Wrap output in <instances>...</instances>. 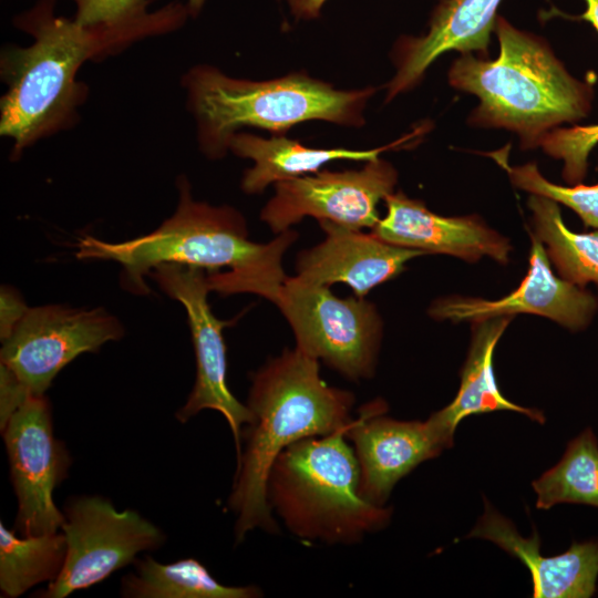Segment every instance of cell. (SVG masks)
<instances>
[{
	"label": "cell",
	"mask_w": 598,
	"mask_h": 598,
	"mask_svg": "<svg viewBox=\"0 0 598 598\" xmlns=\"http://www.w3.org/2000/svg\"><path fill=\"white\" fill-rule=\"evenodd\" d=\"M177 187L174 215L155 230L121 243L83 236L78 239L75 257L121 264L123 287L137 295L150 290L145 276L157 266L173 264L207 270L210 291L255 293L274 303L287 278L283 254L298 234L289 229L268 244L252 243L239 212L195 200L184 176Z\"/></svg>",
	"instance_id": "obj_1"
},
{
	"label": "cell",
	"mask_w": 598,
	"mask_h": 598,
	"mask_svg": "<svg viewBox=\"0 0 598 598\" xmlns=\"http://www.w3.org/2000/svg\"><path fill=\"white\" fill-rule=\"evenodd\" d=\"M354 395L328 385L319 360L300 349H286L251 375L247 406L251 421L241 431L244 447L228 508L236 516L235 543L255 529L279 530L267 499V480L277 456L292 443L326 436L349 426Z\"/></svg>",
	"instance_id": "obj_2"
},
{
	"label": "cell",
	"mask_w": 598,
	"mask_h": 598,
	"mask_svg": "<svg viewBox=\"0 0 598 598\" xmlns=\"http://www.w3.org/2000/svg\"><path fill=\"white\" fill-rule=\"evenodd\" d=\"M54 2L39 0L18 14L14 25L33 42L1 53L8 90L0 102V133L13 141L14 155L74 123L86 95L85 85L76 81L84 62L138 40L124 31L55 16Z\"/></svg>",
	"instance_id": "obj_3"
},
{
	"label": "cell",
	"mask_w": 598,
	"mask_h": 598,
	"mask_svg": "<svg viewBox=\"0 0 598 598\" xmlns=\"http://www.w3.org/2000/svg\"><path fill=\"white\" fill-rule=\"evenodd\" d=\"M495 60L461 54L448 70V83L477 96L468 123L516 133L523 150L564 123L577 124L592 109L594 83L575 78L548 42L497 16Z\"/></svg>",
	"instance_id": "obj_4"
},
{
	"label": "cell",
	"mask_w": 598,
	"mask_h": 598,
	"mask_svg": "<svg viewBox=\"0 0 598 598\" xmlns=\"http://www.w3.org/2000/svg\"><path fill=\"white\" fill-rule=\"evenodd\" d=\"M349 426L299 440L272 463L267 499L285 527L306 542L353 545L383 529L392 511L361 497Z\"/></svg>",
	"instance_id": "obj_5"
},
{
	"label": "cell",
	"mask_w": 598,
	"mask_h": 598,
	"mask_svg": "<svg viewBox=\"0 0 598 598\" xmlns=\"http://www.w3.org/2000/svg\"><path fill=\"white\" fill-rule=\"evenodd\" d=\"M183 84L200 150L210 158L223 157L236 130L245 125L279 134L315 120L360 126L375 92L374 87L340 91L305 74L269 81L235 79L210 65L190 69Z\"/></svg>",
	"instance_id": "obj_6"
},
{
	"label": "cell",
	"mask_w": 598,
	"mask_h": 598,
	"mask_svg": "<svg viewBox=\"0 0 598 598\" xmlns=\"http://www.w3.org/2000/svg\"><path fill=\"white\" fill-rule=\"evenodd\" d=\"M274 303L290 324L296 348L350 381L374 374L382 320L372 302L339 298L329 286L287 276Z\"/></svg>",
	"instance_id": "obj_7"
},
{
	"label": "cell",
	"mask_w": 598,
	"mask_h": 598,
	"mask_svg": "<svg viewBox=\"0 0 598 598\" xmlns=\"http://www.w3.org/2000/svg\"><path fill=\"white\" fill-rule=\"evenodd\" d=\"M61 532L66 556L60 575L40 591L41 598H64L94 586L137 555L158 549L164 533L133 509L117 511L106 498L84 495L70 498L63 506Z\"/></svg>",
	"instance_id": "obj_8"
},
{
	"label": "cell",
	"mask_w": 598,
	"mask_h": 598,
	"mask_svg": "<svg viewBox=\"0 0 598 598\" xmlns=\"http://www.w3.org/2000/svg\"><path fill=\"white\" fill-rule=\"evenodd\" d=\"M123 333L120 321L102 308H28L2 340L1 363L14 372L31 394L43 395L66 364L82 353L99 351Z\"/></svg>",
	"instance_id": "obj_9"
},
{
	"label": "cell",
	"mask_w": 598,
	"mask_h": 598,
	"mask_svg": "<svg viewBox=\"0 0 598 598\" xmlns=\"http://www.w3.org/2000/svg\"><path fill=\"white\" fill-rule=\"evenodd\" d=\"M148 276L166 295L184 306L195 350L196 381L176 417L186 423L203 410L218 411L230 427L238 457L243 425L251 421V413L247 404L236 399L227 384L223 330L234 320L224 321L214 316L207 299L210 288L205 269L165 264L154 268Z\"/></svg>",
	"instance_id": "obj_10"
},
{
	"label": "cell",
	"mask_w": 598,
	"mask_h": 598,
	"mask_svg": "<svg viewBox=\"0 0 598 598\" xmlns=\"http://www.w3.org/2000/svg\"><path fill=\"white\" fill-rule=\"evenodd\" d=\"M395 168L375 158L358 171H322L275 183V195L261 209L260 219L281 234L306 216L348 228L373 229L381 219L380 200L392 194Z\"/></svg>",
	"instance_id": "obj_11"
},
{
	"label": "cell",
	"mask_w": 598,
	"mask_h": 598,
	"mask_svg": "<svg viewBox=\"0 0 598 598\" xmlns=\"http://www.w3.org/2000/svg\"><path fill=\"white\" fill-rule=\"evenodd\" d=\"M18 499L17 529L23 535L56 533L64 522L53 501L65 477L69 455L53 434L44 395H31L1 429Z\"/></svg>",
	"instance_id": "obj_12"
},
{
	"label": "cell",
	"mask_w": 598,
	"mask_h": 598,
	"mask_svg": "<svg viewBox=\"0 0 598 598\" xmlns=\"http://www.w3.org/2000/svg\"><path fill=\"white\" fill-rule=\"evenodd\" d=\"M386 411L382 399L364 404L346 432L359 465V493L378 506L402 477L450 447L455 432L436 412L426 421H399Z\"/></svg>",
	"instance_id": "obj_13"
},
{
	"label": "cell",
	"mask_w": 598,
	"mask_h": 598,
	"mask_svg": "<svg viewBox=\"0 0 598 598\" xmlns=\"http://www.w3.org/2000/svg\"><path fill=\"white\" fill-rule=\"evenodd\" d=\"M528 271L520 285L496 300L452 296L432 303L429 315L436 320L478 322L516 313H533L578 331L591 322L598 299L551 270L544 244L532 234Z\"/></svg>",
	"instance_id": "obj_14"
},
{
	"label": "cell",
	"mask_w": 598,
	"mask_h": 598,
	"mask_svg": "<svg viewBox=\"0 0 598 598\" xmlns=\"http://www.w3.org/2000/svg\"><path fill=\"white\" fill-rule=\"evenodd\" d=\"M386 215L372 229L378 238L425 254H445L466 261L487 256L506 264L512 249L507 238L476 216L444 217L432 213L423 202L402 192L384 198Z\"/></svg>",
	"instance_id": "obj_15"
},
{
	"label": "cell",
	"mask_w": 598,
	"mask_h": 598,
	"mask_svg": "<svg viewBox=\"0 0 598 598\" xmlns=\"http://www.w3.org/2000/svg\"><path fill=\"white\" fill-rule=\"evenodd\" d=\"M319 225L326 238L298 255L296 276L329 287L346 283L357 297H364L375 286L401 274L412 258L426 255L330 220H319Z\"/></svg>",
	"instance_id": "obj_16"
},
{
	"label": "cell",
	"mask_w": 598,
	"mask_h": 598,
	"mask_svg": "<svg viewBox=\"0 0 598 598\" xmlns=\"http://www.w3.org/2000/svg\"><path fill=\"white\" fill-rule=\"evenodd\" d=\"M503 0H440L429 30L421 37H403L394 49L396 72L388 84L386 101L413 89L443 53L476 52L487 58L498 7Z\"/></svg>",
	"instance_id": "obj_17"
},
{
	"label": "cell",
	"mask_w": 598,
	"mask_h": 598,
	"mask_svg": "<svg viewBox=\"0 0 598 598\" xmlns=\"http://www.w3.org/2000/svg\"><path fill=\"white\" fill-rule=\"evenodd\" d=\"M468 537L487 539L518 558L529 569L535 598H588L598 578V540L574 542L563 554L545 557L539 538L520 536L513 523L486 504Z\"/></svg>",
	"instance_id": "obj_18"
},
{
	"label": "cell",
	"mask_w": 598,
	"mask_h": 598,
	"mask_svg": "<svg viewBox=\"0 0 598 598\" xmlns=\"http://www.w3.org/2000/svg\"><path fill=\"white\" fill-rule=\"evenodd\" d=\"M422 131L420 127L390 145L367 151L310 148L283 136L267 140L249 133H235L228 147L235 155L254 161V166L244 173L241 188L247 194H259L272 183L315 174L331 161L375 159L382 152L420 136Z\"/></svg>",
	"instance_id": "obj_19"
},
{
	"label": "cell",
	"mask_w": 598,
	"mask_h": 598,
	"mask_svg": "<svg viewBox=\"0 0 598 598\" xmlns=\"http://www.w3.org/2000/svg\"><path fill=\"white\" fill-rule=\"evenodd\" d=\"M511 320L512 317H498L474 322L457 394L448 405L436 411L441 420L453 431L467 416L494 411H513L544 423L545 416L539 410L511 402L502 394L496 383L493 368L494 351Z\"/></svg>",
	"instance_id": "obj_20"
},
{
	"label": "cell",
	"mask_w": 598,
	"mask_h": 598,
	"mask_svg": "<svg viewBox=\"0 0 598 598\" xmlns=\"http://www.w3.org/2000/svg\"><path fill=\"white\" fill-rule=\"evenodd\" d=\"M134 571L123 577L121 596L126 598H258L257 586H226L195 558L169 564L151 556L134 561Z\"/></svg>",
	"instance_id": "obj_21"
},
{
	"label": "cell",
	"mask_w": 598,
	"mask_h": 598,
	"mask_svg": "<svg viewBox=\"0 0 598 598\" xmlns=\"http://www.w3.org/2000/svg\"><path fill=\"white\" fill-rule=\"evenodd\" d=\"M66 556L63 533L19 537L0 524L1 596L16 598L35 585L53 581L61 573Z\"/></svg>",
	"instance_id": "obj_22"
},
{
	"label": "cell",
	"mask_w": 598,
	"mask_h": 598,
	"mask_svg": "<svg viewBox=\"0 0 598 598\" xmlns=\"http://www.w3.org/2000/svg\"><path fill=\"white\" fill-rule=\"evenodd\" d=\"M534 236L547 246V256L560 278L585 288L598 286V229L574 233L564 223L556 202L539 195L528 199Z\"/></svg>",
	"instance_id": "obj_23"
},
{
	"label": "cell",
	"mask_w": 598,
	"mask_h": 598,
	"mask_svg": "<svg viewBox=\"0 0 598 598\" xmlns=\"http://www.w3.org/2000/svg\"><path fill=\"white\" fill-rule=\"evenodd\" d=\"M537 508L561 503L598 507V441L590 429L571 440L551 468L533 482Z\"/></svg>",
	"instance_id": "obj_24"
},
{
	"label": "cell",
	"mask_w": 598,
	"mask_h": 598,
	"mask_svg": "<svg viewBox=\"0 0 598 598\" xmlns=\"http://www.w3.org/2000/svg\"><path fill=\"white\" fill-rule=\"evenodd\" d=\"M70 1L75 7L74 20L79 23L124 31L138 39L174 30L189 14L187 6L181 4H168L151 12L147 0Z\"/></svg>",
	"instance_id": "obj_25"
},
{
	"label": "cell",
	"mask_w": 598,
	"mask_h": 598,
	"mask_svg": "<svg viewBox=\"0 0 598 598\" xmlns=\"http://www.w3.org/2000/svg\"><path fill=\"white\" fill-rule=\"evenodd\" d=\"M494 158L506 169L516 187L567 206L579 216L586 227L598 229V183L561 186L547 181L535 163L509 166L503 154L495 153Z\"/></svg>",
	"instance_id": "obj_26"
},
{
	"label": "cell",
	"mask_w": 598,
	"mask_h": 598,
	"mask_svg": "<svg viewBox=\"0 0 598 598\" xmlns=\"http://www.w3.org/2000/svg\"><path fill=\"white\" fill-rule=\"evenodd\" d=\"M598 145V124L557 127L539 143L550 157L563 161V178L575 185L582 182L588 168L590 152Z\"/></svg>",
	"instance_id": "obj_27"
},
{
	"label": "cell",
	"mask_w": 598,
	"mask_h": 598,
	"mask_svg": "<svg viewBox=\"0 0 598 598\" xmlns=\"http://www.w3.org/2000/svg\"><path fill=\"white\" fill-rule=\"evenodd\" d=\"M23 382L6 364H0V427L3 429L14 412L31 396Z\"/></svg>",
	"instance_id": "obj_28"
},
{
	"label": "cell",
	"mask_w": 598,
	"mask_h": 598,
	"mask_svg": "<svg viewBox=\"0 0 598 598\" xmlns=\"http://www.w3.org/2000/svg\"><path fill=\"white\" fill-rule=\"evenodd\" d=\"M27 310L28 307L16 290L7 286L1 288V341L10 336Z\"/></svg>",
	"instance_id": "obj_29"
},
{
	"label": "cell",
	"mask_w": 598,
	"mask_h": 598,
	"mask_svg": "<svg viewBox=\"0 0 598 598\" xmlns=\"http://www.w3.org/2000/svg\"><path fill=\"white\" fill-rule=\"evenodd\" d=\"M291 13L297 19L311 20L320 14L328 0H287Z\"/></svg>",
	"instance_id": "obj_30"
},
{
	"label": "cell",
	"mask_w": 598,
	"mask_h": 598,
	"mask_svg": "<svg viewBox=\"0 0 598 598\" xmlns=\"http://www.w3.org/2000/svg\"><path fill=\"white\" fill-rule=\"evenodd\" d=\"M585 2L587 8L581 14L568 18L589 22L598 33V0H585Z\"/></svg>",
	"instance_id": "obj_31"
},
{
	"label": "cell",
	"mask_w": 598,
	"mask_h": 598,
	"mask_svg": "<svg viewBox=\"0 0 598 598\" xmlns=\"http://www.w3.org/2000/svg\"><path fill=\"white\" fill-rule=\"evenodd\" d=\"M206 0H188L187 1V9L189 11L190 16H196L202 10L204 3Z\"/></svg>",
	"instance_id": "obj_32"
}]
</instances>
